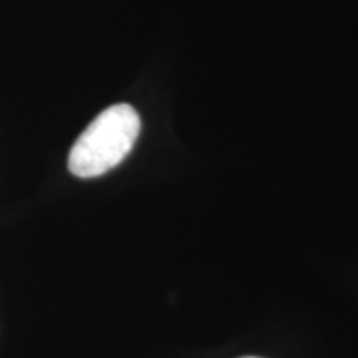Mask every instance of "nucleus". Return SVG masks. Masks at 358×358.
Here are the masks:
<instances>
[{
  "mask_svg": "<svg viewBox=\"0 0 358 358\" xmlns=\"http://www.w3.org/2000/svg\"><path fill=\"white\" fill-rule=\"evenodd\" d=\"M140 131V115L128 103L103 110L71 146L70 173L90 179L111 171L129 155Z\"/></svg>",
  "mask_w": 358,
  "mask_h": 358,
  "instance_id": "nucleus-1",
  "label": "nucleus"
},
{
  "mask_svg": "<svg viewBox=\"0 0 358 358\" xmlns=\"http://www.w3.org/2000/svg\"><path fill=\"white\" fill-rule=\"evenodd\" d=\"M245 358H254V357H245Z\"/></svg>",
  "mask_w": 358,
  "mask_h": 358,
  "instance_id": "nucleus-2",
  "label": "nucleus"
}]
</instances>
